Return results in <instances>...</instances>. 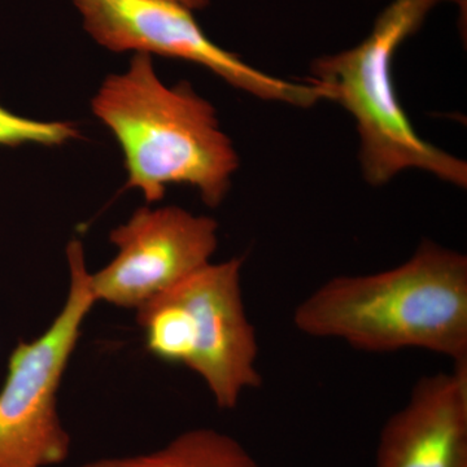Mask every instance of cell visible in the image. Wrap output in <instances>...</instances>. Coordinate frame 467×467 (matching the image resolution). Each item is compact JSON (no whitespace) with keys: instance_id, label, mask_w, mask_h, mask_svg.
Segmentation results:
<instances>
[{"instance_id":"obj_4","label":"cell","mask_w":467,"mask_h":467,"mask_svg":"<svg viewBox=\"0 0 467 467\" xmlns=\"http://www.w3.org/2000/svg\"><path fill=\"white\" fill-rule=\"evenodd\" d=\"M69 291L47 330L20 342L8 359L0 389V467H50L67 461L70 436L61 423L57 396L82 326L97 304L85 248L67 245Z\"/></svg>"},{"instance_id":"obj_3","label":"cell","mask_w":467,"mask_h":467,"mask_svg":"<svg viewBox=\"0 0 467 467\" xmlns=\"http://www.w3.org/2000/svg\"><path fill=\"white\" fill-rule=\"evenodd\" d=\"M438 0H393L356 47L313 61L309 81L321 86L355 119L362 174L383 186L418 169L465 189L467 165L418 135L402 109L392 78L393 57L420 30Z\"/></svg>"},{"instance_id":"obj_1","label":"cell","mask_w":467,"mask_h":467,"mask_svg":"<svg viewBox=\"0 0 467 467\" xmlns=\"http://www.w3.org/2000/svg\"><path fill=\"white\" fill-rule=\"evenodd\" d=\"M292 322L306 337L364 352L423 349L466 361L467 257L425 239L401 265L325 282Z\"/></svg>"},{"instance_id":"obj_6","label":"cell","mask_w":467,"mask_h":467,"mask_svg":"<svg viewBox=\"0 0 467 467\" xmlns=\"http://www.w3.org/2000/svg\"><path fill=\"white\" fill-rule=\"evenodd\" d=\"M109 242L117 254L91 273L92 294L97 303L137 312L212 263L218 225L177 205L143 207L110 232Z\"/></svg>"},{"instance_id":"obj_11","label":"cell","mask_w":467,"mask_h":467,"mask_svg":"<svg viewBox=\"0 0 467 467\" xmlns=\"http://www.w3.org/2000/svg\"><path fill=\"white\" fill-rule=\"evenodd\" d=\"M175 2L181 3L184 7L192 9V11L204 9L209 5V0H175Z\"/></svg>"},{"instance_id":"obj_9","label":"cell","mask_w":467,"mask_h":467,"mask_svg":"<svg viewBox=\"0 0 467 467\" xmlns=\"http://www.w3.org/2000/svg\"><path fill=\"white\" fill-rule=\"evenodd\" d=\"M79 467H263L233 436L209 427L187 430L165 447L138 456L113 457Z\"/></svg>"},{"instance_id":"obj_8","label":"cell","mask_w":467,"mask_h":467,"mask_svg":"<svg viewBox=\"0 0 467 467\" xmlns=\"http://www.w3.org/2000/svg\"><path fill=\"white\" fill-rule=\"evenodd\" d=\"M374 467H467V359L414 384L380 430Z\"/></svg>"},{"instance_id":"obj_12","label":"cell","mask_w":467,"mask_h":467,"mask_svg":"<svg viewBox=\"0 0 467 467\" xmlns=\"http://www.w3.org/2000/svg\"><path fill=\"white\" fill-rule=\"evenodd\" d=\"M439 3L442 2H451L456 3L457 5H459L460 8L463 9V12H465L466 9V0H438Z\"/></svg>"},{"instance_id":"obj_10","label":"cell","mask_w":467,"mask_h":467,"mask_svg":"<svg viewBox=\"0 0 467 467\" xmlns=\"http://www.w3.org/2000/svg\"><path fill=\"white\" fill-rule=\"evenodd\" d=\"M79 137L72 122L38 121L18 116L0 106V146L18 147L24 144L63 146Z\"/></svg>"},{"instance_id":"obj_5","label":"cell","mask_w":467,"mask_h":467,"mask_svg":"<svg viewBox=\"0 0 467 467\" xmlns=\"http://www.w3.org/2000/svg\"><path fill=\"white\" fill-rule=\"evenodd\" d=\"M88 36L112 52L160 55L198 64L259 99L308 109L328 100L321 86L261 72L202 32L192 9L175 0H72Z\"/></svg>"},{"instance_id":"obj_2","label":"cell","mask_w":467,"mask_h":467,"mask_svg":"<svg viewBox=\"0 0 467 467\" xmlns=\"http://www.w3.org/2000/svg\"><path fill=\"white\" fill-rule=\"evenodd\" d=\"M91 109L121 147L126 186L149 204L169 184L193 187L212 208L226 198L239 156L216 109L189 82L165 85L150 55L138 52L125 72L107 77Z\"/></svg>"},{"instance_id":"obj_7","label":"cell","mask_w":467,"mask_h":467,"mask_svg":"<svg viewBox=\"0 0 467 467\" xmlns=\"http://www.w3.org/2000/svg\"><path fill=\"white\" fill-rule=\"evenodd\" d=\"M242 266L236 257L209 263L167 292L187 315L192 356L186 368L225 410L263 383L256 330L243 300Z\"/></svg>"}]
</instances>
